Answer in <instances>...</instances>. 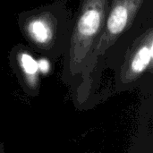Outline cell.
Listing matches in <instances>:
<instances>
[{"label": "cell", "mask_w": 153, "mask_h": 153, "mask_svg": "<svg viewBox=\"0 0 153 153\" xmlns=\"http://www.w3.org/2000/svg\"><path fill=\"white\" fill-rule=\"evenodd\" d=\"M110 0H83L69 39L67 61L76 68L89 61L102 31Z\"/></svg>", "instance_id": "obj_2"}, {"label": "cell", "mask_w": 153, "mask_h": 153, "mask_svg": "<svg viewBox=\"0 0 153 153\" xmlns=\"http://www.w3.org/2000/svg\"><path fill=\"white\" fill-rule=\"evenodd\" d=\"M153 33L150 30L143 38L140 39L127 59V71L134 76L144 73L152 63Z\"/></svg>", "instance_id": "obj_4"}, {"label": "cell", "mask_w": 153, "mask_h": 153, "mask_svg": "<svg viewBox=\"0 0 153 153\" xmlns=\"http://www.w3.org/2000/svg\"><path fill=\"white\" fill-rule=\"evenodd\" d=\"M37 64H38L39 73H40L42 74H48L50 72L51 64H50L49 60L46 56L39 57L37 60Z\"/></svg>", "instance_id": "obj_6"}, {"label": "cell", "mask_w": 153, "mask_h": 153, "mask_svg": "<svg viewBox=\"0 0 153 153\" xmlns=\"http://www.w3.org/2000/svg\"><path fill=\"white\" fill-rule=\"evenodd\" d=\"M13 52L14 61H16L20 71L30 84H35L39 74L37 60L25 48H17Z\"/></svg>", "instance_id": "obj_5"}, {"label": "cell", "mask_w": 153, "mask_h": 153, "mask_svg": "<svg viewBox=\"0 0 153 153\" xmlns=\"http://www.w3.org/2000/svg\"><path fill=\"white\" fill-rule=\"evenodd\" d=\"M145 0H112L91 57L103 53L134 22Z\"/></svg>", "instance_id": "obj_3"}, {"label": "cell", "mask_w": 153, "mask_h": 153, "mask_svg": "<svg viewBox=\"0 0 153 153\" xmlns=\"http://www.w3.org/2000/svg\"><path fill=\"white\" fill-rule=\"evenodd\" d=\"M26 39L38 50L53 54L69 37L68 15L60 7H42L22 13L19 20Z\"/></svg>", "instance_id": "obj_1"}]
</instances>
